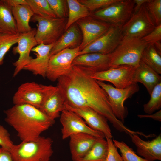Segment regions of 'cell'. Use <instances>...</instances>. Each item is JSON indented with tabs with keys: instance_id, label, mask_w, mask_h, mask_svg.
Masks as SVG:
<instances>
[{
	"instance_id": "6da1fadb",
	"label": "cell",
	"mask_w": 161,
	"mask_h": 161,
	"mask_svg": "<svg viewBox=\"0 0 161 161\" xmlns=\"http://www.w3.org/2000/svg\"><path fill=\"white\" fill-rule=\"evenodd\" d=\"M94 70L72 66L69 73L57 80L64 104L74 107L91 108L107 118L117 131L127 134L130 130L115 116L106 91L92 75Z\"/></svg>"
},
{
	"instance_id": "7a4b0ae2",
	"label": "cell",
	"mask_w": 161,
	"mask_h": 161,
	"mask_svg": "<svg viewBox=\"0 0 161 161\" xmlns=\"http://www.w3.org/2000/svg\"><path fill=\"white\" fill-rule=\"evenodd\" d=\"M4 112L5 121L22 141L36 140L55 123L40 109L28 104L14 105Z\"/></svg>"
},
{
	"instance_id": "3957f363",
	"label": "cell",
	"mask_w": 161,
	"mask_h": 161,
	"mask_svg": "<svg viewBox=\"0 0 161 161\" xmlns=\"http://www.w3.org/2000/svg\"><path fill=\"white\" fill-rule=\"evenodd\" d=\"M53 143L51 138L40 136L35 140L14 145L10 151L14 161H49Z\"/></svg>"
},
{
	"instance_id": "277c9868",
	"label": "cell",
	"mask_w": 161,
	"mask_h": 161,
	"mask_svg": "<svg viewBox=\"0 0 161 161\" xmlns=\"http://www.w3.org/2000/svg\"><path fill=\"white\" fill-rule=\"evenodd\" d=\"M147 45L141 38L123 36L115 49L110 54V68L122 65L137 67L142 53Z\"/></svg>"
},
{
	"instance_id": "5b68a950",
	"label": "cell",
	"mask_w": 161,
	"mask_h": 161,
	"mask_svg": "<svg viewBox=\"0 0 161 161\" xmlns=\"http://www.w3.org/2000/svg\"><path fill=\"white\" fill-rule=\"evenodd\" d=\"M134 6V0H118L94 11L91 16L112 25L122 27L133 14Z\"/></svg>"
},
{
	"instance_id": "8992f818",
	"label": "cell",
	"mask_w": 161,
	"mask_h": 161,
	"mask_svg": "<svg viewBox=\"0 0 161 161\" xmlns=\"http://www.w3.org/2000/svg\"><path fill=\"white\" fill-rule=\"evenodd\" d=\"M30 21L37 22L38 27L35 36L38 45L55 43L65 31L66 18H45L34 14Z\"/></svg>"
},
{
	"instance_id": "52a82bcc",
	"label": "cell",
	"mask_w": 161,
	"mask_h": 161,
	"mask_svg": "<svg viewBox=\"0 0 161 161\" xmlns=\"http://www.w3.org/2000/svg\"><path fill=\"white\" fill-rule=\"evenodd\" d=\"M55 86L46 85L35 82L21 84L14 94V105L28 104L40 109L45 98Z\"/></svg>"
},
{
	"instance_id": "ba28073f",
	"label": "cell",
	"mask_w": 161,
	"mask_h": 161,
	"mask_svg": "<svg viewBox=\"0 0 161 161\" xmlns=\"http://www.w3.org/2000/svg\"><path fill=\"white\" fill-rule=\"evenodd\" d=\"M96 80L107 93L110 106L115 116L124 123L128 113L127 107L124 106V102L139 91V87L137 83L124 89H120L102 81Z\"/></svg>"
},
{
	"instance_id": "9c48e42d",
	"label": "cell",
	"mask_w": 161,
	"mask_h": 161,
	"mask_svg": "<svg viewBox=\"0 0 161 161\" xmlns=\"http://www.w3.org/2000/svg\"><path fill=\"white\" fill-rule=\"evenodd\" d=\"M145 3L122 27L123 36L142 38L156 27Z\"/></svg>"
},
{
	"instance_id": "30bf717a",
	"label": "cell",
	"mask_w": 161,
	"mask_h": 161,
	"mask_svg": "<svg viewBox=\"0 0 161 161\" xmlns=\"http://www.w3.org/2000/svg\"><path fill=\"white\" fill-rule=\"evenodd\" d=\"M79 51V46L67 48L51 56L46 77L54 82L69 73L72 69V62Z\"/></svg>"
},
{
	"instance_id": "8fae6325",
	"label": "cell",
	"mask_w": 161,
	"mask_h": 161,
	"mask_svg": "<svg viewBox=\"0 0 161 161\" xmlns=\"http://www.w3.org/2000/svg\"><path fill=\"white\" fill-rule=\"evenodd\" d=\"M136 68L127 65H120L105 70L95 72L92 76L97 80L110 82L116 88L123 89L136 83L134 80Z\"/></svg>"
},
{
	"instance_id": "7c38bea8",
	"label": "cell",
	"mask_w": 161,
	"mask_h": 161,
	"mask_svg": "<svg viewBox=\"0 0 161 161\" xmlns=\"http://www.w3.org/2000/svg\"><path fill=\"white\" fill-rule=\"evenodd\" d=\"M123 37L122 27L112 25L103 35L79 51L78 56L89 53L110 54L115 49Z\"/></svg>"
},
{
	"instance_id": "4fadbf2b",
	"label": "cell",
	"mask_w": 161,
	"mask_h": 161,
	"mask_svg": "<svg viewBox=\"0 0 161 161\" xmlns=\"http://www.w3.org/2000/svg\"><path fill=\"white\" fill-rule=\"evenodd\" d=\"M62 138L64 140L72 135L80 133L91 134L97 138H105L101 132L90 127L84 120L75 112L65 108L60 115Z\"/></svg>"
},
{
	"instance_id": "5bb4252c",
	"label": "cell",
	"mask_w": 161,
	"mask_h": 161,
	"mask_svg": "<svg viewBox=\"0 0 161 161\" xmlns=\"http://www.w3.org/2000/svg\"><path fill=\"white\" fill-rule=\"evenodd\" d=\"M36 31L35 28H32L28 32L20 33L18 45L13 48V54L19 55L18 59L13 63L15 67L13 77L23 69L32 58L30 54L32 49L38 45L35 38Z\"/></svg>"
},
{
	"instance_id": "9a60e30c",
	"label": "cell",
	"mask_w": 161,
	"mask_h": 161,
	"mask_svg": "<svg viewBox=\"0 0 161 161\" xmlns=\"http://www.w3.org/2000/svg\"><path fill=\"white\" fill-rule=\"evenodd\" d=\"M76 23L81 30L82 35L79 51L103 35L112 26L91 16L79 20Z\"/></svg>"
},
{
	"instance_id": "2e32d148",
	"label": "cell",
	"mask_w": 161,
	"mask_h": 161,
	"mask_svg": "<svg viewBox=\"0 0 161 161\" xmlns=\"http://www.w3.org/2000/svg\"><path fill=\"white\" fill-rule=\"evenodd\" d=\"M65 108L80 116L92 129L103 133L105 136L112 137L108 120L105 117L89 107H74L64 104Z\"/></svg>"
},
{
	"instance_id": "e0dca14e",
	"label": "cell",
	"mask_w": 161,
	"mask_h": 161,
	"mask_svg": "<svg viewBox=\"0 0 161 161\" xmlns=\"http://www.w3.org/2000/svg\"><path fill=\"white\" fill-rule=\"evenodd\" d=\"M54 43L48 45L41 43L33 48L31 51L36 53V57L35 58H32L23 69L30 71L35 75L45 78L50 58V52Z\"/></svg>"
},
{
	"instance_id": "ac0fdd59",
	"label": "cell",
	"mask_w": 161,
	"mask_h": 161,
	"mask_svg": "<svg viewBox=\"0 0 161 161\" xmlns=\"http://www.w3.org/2000/svg\"><path fill=\"white\" fill-rule=\"evenodd\" d=\"M129 135L137 148L138 154L147 161L161 160V134L149 141L142 140L137 134H131Z\"/></svg>"
},
{
	"instance_id": "d6986e66",
	"label": "cell",
	"mask_w": 161,
	"mask_h": 161,
	"mask_svg": "<svg viewBox=\"0 0 161 161\" xmlns=\"http://www.w3.org/2000/svg\"><path fill=\"white\" fill-rule=\"evenodd\" d=\"M54 43L50 53L52 55L67 48H73L79 46L82 41L80 30L75 23L65 31Z\"/></svg>"
},
{
	"instance_id": "ffe728a7",
	"label": "cell",
	"mask_w": 161,
	"mask_h": 161,
	"mask_svg": "<svg viewBox=\"0 0 161 161\" xmlns=\"http://www.w3.org/2000/svg\"><path fill=\"white\" fill-rule=\"evenodd\" d=\"M110 54L89 53L81 55L75 58L72 65L90 68L96 72L105 70L110 68Z\"/></svg>"
},
{
	"instance_id": "44dd1931",
	"label": "cell",
	"mask_w": 161,
	"mask_h": 161,
	"mask_svg": "<svg viewBox=\"0 0 161 161\" xmlns=\"http://www.w3.org/2000/svg\"><path fill=\"white\" fill-rule=\"evenodd\" d=\"M65 100L56 86L45 98L39 109L51 119L60 117V113L65 109Z\"/></svg>"
},
{
	"instance_id": "7402d4cb",
	"label": "cell",
	"mask_w": 161,
	"mask_h": 161,
	"mask_svg": "<svg viewBox=\"0 0 161 161\" xmlns=\"http://www.w3.org/2000/svg\"><path fill=\"white\" fill-rule=\"evenodd\" d=\"M69 143L70 151L72 160L83 157L91 148L97 138L83 133L71 135Z\"/></svg>"
},
{
	"instance_id": "603a6c76",
	"label": "cell",
	"mask_w": 161,
	"mask_h": 161,
	"mask_svg": "<svg viewBox=\"0 0 161 161\" xmlns=\"http://www.w3.org/2000/svg\"><path fill=\"white\" fill-rule=\"evenodd\" d=\"M134 80L135 83L140 82L143 84L150 95L155 86L161 82V76L140 61L139 65L135 69Z\"/></svg>"
},
{
	"instance_id": "cb8c5ba5",
	"label": "cell",
	"mask_w": 161,
	"mask_h": 161,
	"mask_svg": "<svg viewBox=\"0 0 161 161\" xmlns=\"http://www.w3.org/2000/svg\"><path fill=\"white\" fill-rule=\"evenodd\" d=\"M18 33L28 32L32 28L29 22L34 14L27 4L20 5L11 8Z\"/></svg>"
},
{
	"instance_id": "d4e9b609",
	"label": "cell",
	"mask_w": 161,
	"mask_h": 161,
	"mask_svg": "<svg viewBox=\"0 0 161 161\" xmlns=\"http://www.w3.org/2000/svg\"><path fill=\"white\" fill-rule=\"evenodd\" d=\"M18 33L11 9L5 0H0V34Z\"/></svg>"
},
{
	"instance_id": "484cf974",
	"label": "cell",
	"mask_w": 161,
	"mask_h": 161,
	"mask_svg": "<svg viewBox=\"0 0 161 161\" xmlns=\"http://www.w3.org/2000/svg\"><path fill=\"white\" fill-rule=\"evenodd\" d=\"M108 150L106 140L104 138H97L89 151L83 157L75 161H105Z\"/></svg>"
},
{
	"instance_id": "4316f807",
	"label": "cell",
	"mask_w": 161,
	"mask_h": 161,
	"mask_svg": "<svg viewBox=\"0 0 161 161\" xmlns=\"http://www.w3.org/2000/svg\"><path fill=\"white\" fill-rule=\"evenodd\" d=\"M68 9V18L65 31L79 20L90 16L91 14L88 9L77 0H66Z\"/></svg>"
},
{
	"instance_id": "83f0119b",
	"label": "cell",
	"mask_w": 161,
	"mask_h": 161,
	"mask_svg": "<svg viewBox=\"0 0 161 161\" xmlns=\"http://www.w3.org/2000/svg\"><path fill=\"white\" fill-rule=\"evenodd\" d=\"M140 61L159 74H161V55L154 45H147L142 53Z\"/></svg>"
},
{
	"instance_id": "f1b7e54d",
	"label": "cell",
	"mask_w": 161,
	"mask_h": 161,
	"mask_svg": "<svg viewBox=\"0 0 161 161\" xmlns=\"http://www.w3.org/2000/svg\"><path fill=\"white\" fill-rule=\"evenodd\" d=\"M34 14L45 18H56L47 0H26Z\"/></svg>"
},
{
	"instance_id": "f546056e",
	"label": "cell",
	"mask_w": 161,
	"mask_h": 161,
	"mask_svg": "<svg viewBox=\"0 0 161 161\" xmlns=\"http://www.w3.org/2000/svg\"><path fill=\"white\" fill-rule=\"evenodd\" d=\"M150 95V100L143 105V110L147 114H152L161 108V82L155 86Z\"/></svg>"
},
{
	"instance_id": "4dcf8cb0",
	"label": "cell",
	"mask_w": 161,
	"mask_h": 161,
	"mask_svg": "<svg viewBox=\"0 0 161 161\" xmlns=\"http://www.w3.org/2000/svg\"><path fill=\"white\" fill-rule=\"evenodd\" d=\"M20 33L0 34V66L3 63L4 56L10 48L17 43Z\"/></svg>"
},
{
	"instance_id": "1f68e13d",
	"label": "cell",
	"mask_w": 161,
	"mask_h": 161,
	"mask_svg": "<svg viewBox=\"0 0 161 161\" xmlns=\"http://www.w3.org/2000/svg\"><path fill=\"white\" fill-rule=\"evenodd\" d=\"M112 140L115 146L120 150L123 161H147L137 155L133 149L124 142Z\"/></svg>"
},
{
	"instance_id": "d6a6232c",
	"label": "cell",
	"mask_w": 161,
	"mask_h": 161,
	"mask_svg": "<svg viewBox=\"0 0 161 161\" xmlns=\"http://www.w3.org/2000/svg\"><path fill=\"white\" fill-rule=\"evenodd\" d=\"M146 6L156 25L161 24V0H149Z\"/></svg>"
},
{
	"instance_id": "836d02e7",
	"label": "cell",
	"mask_w": 161,
	"mask_h": 161,
	"mask_svg": "<svg viewBox=\"0 0 161 161\" xmlns=\"http://www.w3.org/2000/svg\"><path fill=\"white\" fill-rule=\"evenodd\" d=\"M48 4L57 18H66L67 4L66 0H47Z\"/></svg>"
},
{
	"instance_id": "e575fe53",
	"label": "cell",
	"mask_w": 161,
	"mask_h": 161,
	"mask_svg": "<svg viewBox=\"0 0 161 161\" xmlns=\"http://www.w3.org/2000/svg\"><path fill=\"white\" fill-rule=\"evenodd\" d=\"M91 13L106 7L118 0H78Z\"/></svg>"
},
{
	"instance_id": "d590c367",
	"label": "cell",
	"mask_w": 161,
	"mask_h": 161,
	"mask_svg": "<svg viewBox=\"0 0 161 161\" xmlns=\"http://www.w3.org/2000/svg\"><path fill=\"white\" fill-rule=\"evenodd\" d=\"M107 142L108 150L105 161H123L122 158L114 145L112 138L105 136Z\"/></svg>"
},
{
	"instance_id": "8d00e7d4",
	"label": "cell",
	"mask_w": 161,
	"mask_h": 161,
	"mask_svg": "<svg viewBox=\"0 0 161 161\" xmlns=\"http://www.w3.org/2000/svg\"><path fill=\"white\" fill-rule=\"evenodd\" d=\"M10 136L8 131L0 124V146L9 151L14 145Z\"/></svg>"
},
{
	"instance_id": "74e56055",
	"label": "cell",
	"mask_w": 161,
	"mask_h": 161,
	"mask_svg": "<svg viewBox=\"0 0 161 161\" xmlns=\"http://www.w3.org/2000/svg\"><path fill=\"white\" fill-rule=\"evenodd\" d=\"M141 39L147 44L153 45L155 43L161 41V24L156 26L151 32Z\"/></svg>"
},
{
	"instance_id": "f35d334b",
	"label": "cell",
	"mask_w": 161,
	"mask_h": 161,
	"mask_svg": "<svg viewBox=\"0 0 161 161\" xmlns=\"http://www.w3.org/2000/svg\"><path fill=\"white\" fill-rule=\"evenodd\" d=\"M0 161H14L10 152L1 147H0Z\"/></svg>"
},
{
	"instance_id": "ab89813d",
	"label": "cell",
	"mask_w": 161,
	"mask_h": 161,
	"mask_svg": "<svg viewBox=\"0 0 161 161\" xmlns=\"http://www.w3.org/2000/svg\"><path fill=\"white\" fill-rule=\"evenodd\" d=\"M138 117L140 118H151L154 120L159 122L161 121V110L153 114H138Z\"/></svg>"
},
{
	"instance_id": "60d3db41",
	"label": "cell",
	"mask_w": 161,
	"mask_h": 161,
	"mask_svg": "<svg viewBox=\"0 0 161 161\" xmlns=\"http://www.w3.org/2000/svg\"><path fill=\"white\" fill-rule=\"evenodd\" d=\"M5 0L8 5L11 8L20 5L27 4L26 0Z\"/></svg>"
},
{
	"instance_id": "b9f144b4",
	"label": "cell",
	"mask_w": 161,
	"mask_h": 161,
	"mask_svg": "<svg viewBox=\"0 0 161 161\" xmlns=\"http://www.w3.org/2000/svg\"><path fill=\"white\" fill-rule=\"evenodd\" d=\"M148 1L149 0H134V6L133 13L137 12L143 5Z\"/></svg>"
},
{
	"instance_id": "7bdbcfd3",
	"label": "cell",
	"mask_w": 161,
	"mask_h": 161,
	"mask_svg": "<svg viewBox=\"0 0 161 161\" xmlns=\"http://www.w3.org/2000/svg\"><path fill=\"white\" fill-rule=\"evenodd\" d=\"M155 49L158 53L161 55V41H159L155 43L154 44Z\"/></svg>"
}]
</instances>
